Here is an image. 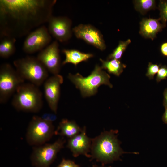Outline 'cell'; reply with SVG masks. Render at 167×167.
<instances>
[{"instance_id":"obj_3","label":"cell","mask_w":167,"mask_h":167,"mask_svg":"<svg viewBox=\"0 0 167 167\" xmlns=\"http://www.w3.org/2000/svg\"><path fill=\"white\" fill-rule=\"evenodd\" d=\"M68 78L80 90L84 97L95 95L101 85H107L111 88L113 86L109 81L110 75L98 64L96 65L93 71L87 77H83L79 73L75 75L69 73Z\"/></svg>"},{"instance_id":"obj_10","label":"cell","mask_w":167,"mask_h":167,"mask_svg":"<svg viewBox=\"0 0 167 167\" xmlns=\"http://www.w3.org/2000/svg\"><path fill=\"white\" fill-rule=\"evenodd\" d=\"M59 44L55 41L40 51L36 57L48 72L59 74L61 66Z\"/></svg>"},{"instance_id":"obj_13","label":"cell","mask_w":167,"mask_h":167,"mask_svg":"<svg viewBox=\"0 0 167 167\" xmlns=\"http://www.w3.org/2000/svg\"><path fill=\"white\" fill-rule=\"evenodd\" d=\"M63 82V77L58 74L47 79L44 84L45 98L50 109L55 114L60 96V86Z\"/></svg>"},{"instance_id":"obj_25","label":"cell","mask_w":167,"mask_h":167,"mask_svg":"<svg viewBox=\"0 0 167 167\" xmlns=\"http://www.w3.org/2000/svg\"><path fill=\"white\" fill-rule=\"evenodd\" d=\"M40 117L43 120L51 122H53L57 119V117L55 113H45L43 114Z\"/></svg>"},{"instance_id":"obj_15","label":"cell","mask_w":167,"mask_h":167,"mask_svg":"<svg viewBox=\"0 0 167 167\" xmlns=\"http://www.w3.org/2000/svg\"><path fill=\"white\" fill-rule=\"evenodd\" d=\"M160 21L159 19L143 18L140 23L139 33L146 38L153 40L157 33L165 26Z\"/></svg>"},{"instance_id":"obj_28","label":"cell","mask_w":167,"mask_h":167,"mask_svg":"<svg viewBox=\"0 0 167 167\" xmlns=\"http://www.w3.org/2000/svg\"><path fill=\"white\" fill-rule=\"evenodd\" d=\"M163 95V105L165 109L167 108V88L165 90Z\"/></svg>"},{"instance_id":"obj_8","label":"cell","mask_w":167,"mask_h":167,"mask_svg":"<svg viewBox=\"0 0 167 167\" xmlns=\"http://www.w3.org/2000/svg\"><path fill=\"white\" fill-rule=\"evenodd\" d=\"M65 142L62 137L52 143L35 146L31 156L32 165L35 167H49L58 153L64 147Z\"/></svg>"},{"instance_id":"obj_22","label":"cell","mask_w":167,"mask_h":167,"mask_svg":"<svg viewBox=\"0 0 167 167\" xmlns=\"http://www.w3.org/2000/svg\"><path fill=\"white\" fill-rule=\"evenodd\" d=\"M158 9L160 15L159 19L162 24L165 26L167 21V0H160Z\"/></svg>"},{"instance_id":"obj_16","label":"cell","mask_w":167,"mask_h":167,"mask_svg":"<svg viewBox=\"0 0 167 167\" xmlns=\"http://www.w3.org/2000/svg\"><path fill=\"white\" fill-rule=\"evenodd\" d=\"M82 129L75 121L63 119L59 123L55 134L70 139L80 133Z\"/></svg>"},{"instance_id":"obj_30","label":"cell","mask_w":167,"mask_h":167,"mask_svg":"<svg viewBox=\"0 0 167 167\" xmlns=\"http://www.w3.org/2000/svg\"><path fill=\"white\" fill-rule=\"evenodd\" d=\"M92 167H104L103 166H99L97 165H93Z\"/></svg>"},{"instance_id":"obj_27","label":"cell","mask_w":167,"mask_h":167,"mask_svg":"<svg viewBox=\"0 0 167 167\" xmlns=\"http://www.w3.org/2000/svg\"><path fill=\"white\" fill-rule=\"evenodd\" d=\"M161 50L162 54L165 56H167V42L163 43L161 45Z\"/></svg>"},{"instance_id":"obj_18","label":"cell","mask_w":167,"mask_h":167,"mask_svg":"<svg viewBox=\"0 0 167 167\" xmlns=\"http://www.w3.org/2000/svg\"><path fill=\"white\" fill-rule=\"evenodd\" d=\"M100 60L101 63V67L103 69H105L109 73L117 76L120 75L126 66L120 60L112 59L105 60L100 58Z\"/></svg>"},{"instance_id":"obj_11","label":"cell","mask_w":167,"mask_h":167,"mask_svg":"<svg viewBox=\"0 0 167 167\" xmlns=\"http://www.w3.org/2000/svg\"><path fill=\"white\" fill-rule=\"evenodd\" d=\"M72 30L77 38L83 40L101 51L106 49L102 34L94 26L90 24H80L74 27Z\"/></svg>"},{"instance_id":"obj_5","label":"cell","mask_w":167,"mask_h":167,"mask_svg":"<svg viewBox=\"0 0 167 167\" xmlns=\"http://www.w3.org/2000/svg\"><path fill=\"white\" fill-rule=\"evenodd\" d=\"M17 71L24 80L38 87L47 79L48 71L36 57L27 56L13 62Z\"/></svg>"},{"instance_id":"obj_4","label":"cell","mask_w":167,"mask_h":167,"mask_svg":"<svg viewBox=\"0 0 167 167\" xmlns=\"http://www.w3.org/2000/svg\"><path fill=\"white\" fill-rule=\"evenodd\" d=\"M38 87L31 83H23L17 89L12 104L17 110L36 113L43 106L42 95Z\"/></svg>"},{"instance_id":"obj_24","label":"cell","mask_w":167,"mask_h":167,"mask_svg":"<svg viewBox=\"0 0 167 167\" xmlns=\"http://www.w3.org/2000/svg\"><path fill=\"white\" fill-rule=\"evenodd\" d=\"M167 78V67L166 66H161L159 68L157 73L156 80L159 82Z\"/></svg>"},{"instance_id":"obj_6","label":"cell","mask_w":167,"mask_h":167,"mask_svg":"<svg viewBox=\"0 0 167 167\" xmlns=\"http://www.w3.org/2000/svg\"><path fill=\"white\" fill-rule=\"evenodd\" d=\"M53 122L43 120L40 117L34 116L28 124L26 135L27 143L31 146L44 144L55 134Z\"/></svg>"},{"instance_id":"obj_14","label":"cell","mask_w":167,"mask_h":167,"mask_svg":"<svg viewBox=\"0 0 167 167\" xmlns=\"http://www.w3.org/2000/svg\"><path fill=\"white\" fill-rule=\"evenodd\" d=\"M91 143L92 139L88 136L86 127L84 126L80 133L69 139L67 146L75 157L82 155L90 158L89 153L90 152Z\"/></svg>"},{"instance_id":"obj_12","label":"cell","mask_w":167,"mask_h":167,"mask_svg":"<svg viewBox=\"0 0 167 167\" xmlns=\"http://www.w3.org/2000/svg\"><path fill=\"white\" fill-rule=\"evenodd\" d=\"M48 22L49 33L57 40L62 42H65L71 37L72 21L68 17L52 16Z\"/></svg>"},{"instance_id":"obj_23","label":"cell","mask_w":167,"mask_h":167,"mask_svg":"<svg viewBox=\"0 0 167 167\" xmlns=\"http://www.w3.org/2000/svg\"><path fill=\"white\" fill-rule=\"evenodd\" d=\"M159 69V66L158 65L149 62L146 74V76L150 79H153L155 75L158 73Z\"/></svg>"},{"instance_id":"obj_26","label":"cell","mask_w":167,"mask_h":167,"mask_svg":"<svg viewBox=\"0 0 167 167\" xmlns=\"http://www.w3.org/2000/svg\"><path fill=\"white\" fill-rule=\"evenodd\" d=\"M57 167H79L73 161L63 159Z\"/></svg>"},{"instance_id":"obj_7","label":"cell","mask_w":167,"mask_h":167,"mask_svg":"<svg viewBox=\"0 0 167 167\" xmlns=\"http://www.w3.org/2000/svg\"><path fill=\"white\" fill-rule=\"evenodd\" d=\"M24 81L10 64H2L0 67V103L6 102Z\"/></svg>"},{"instance_id":"obj_17","label":"cell","mask_w":167,"mask_h":167,"mask_svg":"<svg viewBox=\"0 0 167 167\" xmlns=\"http://www.w3.org/2000/svg\"><path fill=\"white\" fill-rule=\"evenodd\" d=\"M63 53L65 58L62 63V65L70 63L76 66L82 62H85L93 57L94 55L90 53H84L75 49H64Z\"/></svg>"},{"instance_id":"obj_9","label":"cell","mask_w":167,"mask_h":167,"mask_svg":"<svg viewBox=\"0 0 167 167\" xmlns=\"http://www.w3.org/2000/svg\"><path fill=\"white\" fill-rule=\"evenodd\" d=\"M51 40L48 28L42 25L28 34L24 42L23 50L28 54L40 51L50 44Z\"/></svg>"},{"instance_id":"obj_1","label":"cell","mask_w":167,"mask_h":167,"mask_svg":"<svg viewBox=\"0 0 167 167\" xmlns=\"http://www.w3.org/2000/svg\"><path fill=\"white\" fill-rule=\"evenodd\" d=\"M56 0H0V36L16 39L48 22Z\"/></svg>"},{"instance_id":"obj_21","label":"cell","mask_w":167,"mask_h":167,"mask_svg":"<svg viewBox=\"0 0 167 167\" xmlns=\"http://www.w3.org/2000/svg\"><path fill=\"white\" fill-rule=\"evenodd\" d=\"M131 42L130 39H128L125 41H120L118 46L108 56L107 59H115L120 60L124 52Z\"/></svg>"},{"instance_id":"obj_2","label":"cell","mask_w":167,"mask_h":167,"mask_svg":"<svg viewBox=\"0 0 167 167\" xmlns=\"http://www.w3.org/2000/svg\"><path fill=\"white\" fill-rule=\"evenodd\" d=\"M118 132L116 130L105 131L92 139L90 158L105 164L118 159L126 153L120 146Z\"/></svg>"},{"instance_id":"obj_20","label":"cell","mask_w":167,"mask_h":167,"mask_svg":"<svg viewBox=\"0 0 167 167\" xmlns=\"http://www.w3.org/2000/svg\"><path fill=\"white\" fill-rule=\"evenodd\" d=\"M133 3L135 10L143 15L156 7L154 0H135Z\"/></svg>"},{"instance_id":"obj_29","label":"cell","mask_w":167,"mask_h":167,"mask_svg":"<svg viewBox=\"0 0 167 167\" xmlns=\"http://www.w3.org/2000/svg\"><path fill=\"white\" fill-rule=\"evenodd\" d=\"M165 112L162 117V119L163 122L167 124V108L165 109Z\"/></svg>"},{"instance_id":"obj_19","label":"cell","mask_w":167,"mask_h":167,"mask_svg":"<svg viewBox=\"0 0 167 167\" xmlns=\"http://www.w3.org/2000/svg\"><path fill=\"white\" fill-rule=\"evenodd\" d=\"M16 39L11 37L2 38L0 43V56L3 58H7L15 53Z\"/></svg>"}]
</instances>
